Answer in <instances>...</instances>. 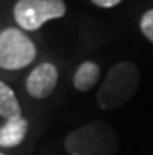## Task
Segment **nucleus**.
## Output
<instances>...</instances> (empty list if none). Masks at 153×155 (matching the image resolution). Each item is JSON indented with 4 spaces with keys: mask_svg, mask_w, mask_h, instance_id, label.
<instances>
[{
    "mask_svg": "<svg viewBox=\"0 0 153 155\" xmlns=\"http://www.w3.org/2000/svg\"><path fill=\"white\" fill-rule=\"evenodd\" d=\"M139 88V71L136 64L122 61L114 64L97 93V105L102 110H116L134 97Z\"/></svg>",
    "mask_w": 153,
    "mask_h": 155,
    "instance_id": "f257e3e1",
    "label": "nucleus"
},
{
    "mask_svg": "<svg viewBox=\"0 0 153 155\" xmlns=\"http://www.w3.org/2000/svg\"><path fill=\"white\" fill-rule=\"evenodd\" d=\"M64 147L69 155H114L119 150V138L105 121H94L66 136Z\"/></svg>",
    "mask_w": 153,
    "mask_h": 155,
    "instance_id": "f03ea898",
    "label": "nucleus"
},
{
    "mask_svg": "<svg viewBox=\"0 0 153 155\" xmlns=\"http://www.w3.org/2000/svg\"><path fill=\"white\" fill-rule=\"evenodd\" d=\"M36 58L33 41L19 28H6L0 33V68L17 71L27 68Z\"/></svg>",
    "mask_w": 153,
    "mask_h": 155,
    "instance_id": "7ed1b4c3",
    "label": "nucleus"
},
{
    "mask_svg": "<svg viewBox=\"0 0 153 155\" xmlns=\"http://www.w3.org/2000/svg\"><path fill=\"white\" fill-rule=\"evenodd\" d=\"M66 14L62 0H17L14 5V19L22 30L34 31L52 21Z\"/></svg>",
    "mask_w": 153,
    "mask_h": 155,
    "instance_id": "20e7f679",
    "label": "nucleus"
},
{
    "mask_svg": "<svg viewBox=\"0 0 153 155\" xmlns=\"http://www.w3.org/2000/svg\"><path fill=\"white\" fill-rule=\"evenodd\" d=\"M58 83V69L52 63L38 64L27 78V93L33 99L49 97Z\"/></svg>",
    "mask_w": 153,
    "mask_h": 155,
    "instance_id": "39448f33",
    "label": "nucleus"
},
{
    "mask_svg": "<svg viewBox=\"0 0 153 155\" xmlns=\"http://www.w3.org/2000/svg\"><path fill=\"white\" fill-rule=\"evenodd\" d=\"M27 132H28V121L22 116L8 119L0 129V147L19 146L24 141Z\"/></svg>",
    "mask_w": 153,
    "mask_h": 155,
    "instance_id": "423d86ee",
    "label": "nucleus"
},
{
    "mask_svg": "<svg viewBox=\"0 0 153 155\" xmlns=\"http://www.w3.org/2000/svg\"><path fill=\"white\" fill-rule=\"evenodd\" d=\"M98 78H100V68L97 66V63H94V61H84L75 71L74 86L78 91L86 93V91L92 89L97 85Z\"/></svg>",
    "mask_w": 153,
    "mask_h": 155,
    "instance_id": "0eeeda50",
    "label": "nucleus"
},
{
    "mask_svg": "<svg viewBox=\"0 0 153 155\" xmlns=\"http://www.w3.org/2000/svg\"><path fill=\"white\" fill-rule=\"evenodd\" d=\"M22 114L19 100H17L14 91L6 83L0 81V116L5 119H14Z\"/></svg>",
    "mask_w": 153,
    "mask_h": 155,
    "instance_id": "6e6552de",
    "label": "nucleus"
},
{
    "mask_svg": "<svg viewBox=\"0 0 153 155\" xmlns=\"http://www.w3.org/2000/svg\"><path fill=\"white\" fill-rule=\"evenodd\" d=\"M141 31L145 38L153 42V10H148L147 13H144L141 17Z\"/></svg>",
    "mask_w": 153,
    "mask_h": 155,
    "instance_id": "1a4fd4ad",
    "label": "nucleus"
},
{
    "mask_svg": "<svg viewBox=\"0 0 153 155\" xmlns=\"http://www.w3.org/2000/svg\"><path fill=\"white\" fill-rule=\"evenodd\" d=\"M91 2L100 8H113L116 5H119L122 0H91Z\"/></svg>",
    "mask_w": 153,
    "mask_h": 155,
    "instance_id": "9d476101",
    "label": "nucleus"
},
{
    "mask_svg": "<svg viewBox=\"0 0 153 155\" xmlns=\"http://www.w3.org/2000/svg\"><path fill=\"white\" fill-rule=\"evenodd\" d=\"M0 155H5V153H2V152H0Z\"/></svg>",
    "mask_w": 153,
    "mask_h": 155,
    "instance_id": "9b49d317",
    "label": "nucleus"
}]
</instances>
